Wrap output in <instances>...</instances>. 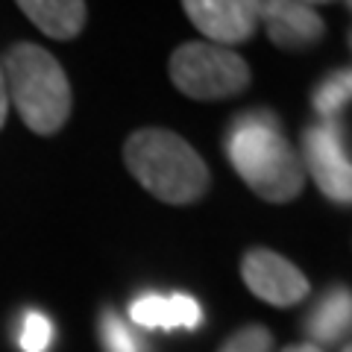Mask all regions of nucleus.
Here are the masks:
<instances>
[{"instance_id": "1", "label": "nucleus", "mask_w": 352, "mask_h": 352, "mask_svg": "<svg viewBox=\"0 0 352 352\" xmlns=\"http://www.w3.org/2000/svg\"><path fill=\"white\" fill-rule=\"evenodd\" d=\"M229 164L267 203H291L305 188V170L279 120L267 112L235 118L223 138Z\"/></svg>"}, {"instance_id": "2", "label": "nucleus", "mask_w": 352, "mask_h": 352, "mask_svg": "<svg viewBox=\"0 0 352 352\" xmlns=\"http://www.w3.org/2000/svg\"><path fill=\"white\" fill-rule=\"evenodd\" d=\"M124 164L138 185L168 206H191L208 191L212 173L188 141L162 126L135 129L124 144Z\"/></svg>"}, {"instance_id": "3", "label": "nucleus", "mask_w": 352, "mask_h": 352, "mask_svg": "<svg viewBox=\"0 0 352 352\" xmlns=\"http://www.w3.org/2000/svg\"><path fill=\"white\" fill-rule=\"evenodd\" d=\"M9 106L36 135H56L68 124L74 94L59 59L32 41H18L0 59Z\"/></svg>"}, {"instance_id": "4", "label": "nucleus", "mask_w": 352, "mask_h": 352, "mask_svg": "<svg viewBox=\"0 0 352 352\" xmlns=\"http://www.w3.org/2000/svg\"><path fill=\"white\" fill-rule=\"evenodd\" d=\"M170 82L191 100H229L250 88V65L232 47L185 41L170 53Z\"/></svg>"}, {"instance_id": "5", "label": "nucleus", "mask_w": 352, "mask_h": 352, "mask_svg": "<svg viewBox=\"0 0 352 352\" xmlns=\"http://www.w3.org/2000/svg\"><path fill=\"white\" fill-rule=\"evenodd\" d=\"M300 162L305 179H314L332 203L349 206L352 200V162L346 147V132L340 120H317L302 132Z\"/></svg>"}, {"instance_id": "6", "label": "nucleus", "mask_w": 352, "mask_h": 352, "mask_svg": "<svg viewBox=\"0 0 352 352\" xmlns=\"http://www.w3.org/2000/svg\"><path fill=\"white\" fill-rule=\"evenodd\" d=\"M241 279L261 302H270L276 308H291L311 294V282L305 279V273L267 247H252L244 252Z\"/></svg>"}, {"instance_id": "7", "label": "nucleus", "mask_w": 352, "mask_h": 352, "mask_svg": "<svg viewBox=\"0 0 352 352\" xmlns=\"http://www.w3.org/2000/svg\"><path fill=\"white\" fill-rule=\"evenodd\" d=\"M194 30L220 47H235L256 36V0H182Z\"/></svg>"}, {"instance_id": "8", "label": "nucleus", "mask_w": 352, "mask_h": 352, "mask_svg": "<svg viewBox=\"0 0 352 352\" xmlns=\"http://www.w3.org/2000/svg\"><path fill=\"white\" fill-rule=\"evenodd\" d=\"M256 18L279 50H308L326 36L320 12L300 0H256Z\"/></svg>"}, {"instance_id": "9", "label": "nucleus", "mask_w": 352, "mask_h": 352, "mask_svg": "<svg viewBox=\"0 0 352 352\" xmlns=\"http://www.w3.org/2000/svg\"><path fill=\"white\" fill-rule=\"evenodd\" d=\"M129 320L144 329H197L203 308L188 294H144L129 305Z\"/></svg>"}, {"instance_id": "10", "label": "nucleus", "mask_w": 352, "mask_h": 352, "mask_svg": "<svg viewBox=\"0 0 352 352\" xmlns=\"http://www.w3.org/2000/svg\"><path fill=\"white\" fill-rule=\"evenodd\" d=\"M349 326H352V296L346 288H332L314 302V308L305 317L308 344L320 349L329 344H340L346 338Z\"/></svg>"}, {"instance_id": "11", "label": "nucleus", "mask_w": 352, "mask_h": 352, "mask_svg": "<svg viewBox=\"0 0 352 352\" xmlns=\"http://www.w3.org/2000/svg\"><path fill=\"white\" fill-rule=\"evenodd\" d=\"M15 3L44 36L56 41L76 38L88 21L85 0H15Z\"/></svg>"}, {"instance_id": "12", "label": "nucleus", "mask_w": 352, "mask_h": 352, "mask_svg": "<svg viewBox=\"0 0 352 352\" xmlns=\"http://www.w3.org/2000/svg\"><path fill=\"white\" fill-rule=\"evenodd\" d=\"M352 97V74L349 68H340L326 74L311 91V109L320 120H340V115L346 112Z\"/></svg>"}, {"instance_id": "13", "label": "nucleus", "mask_w": 352, "mask_h": 352, "mask_svg": "<svg viewBox=\"0 0 352 352\" xmlns=\"http://www.w3.org/2000/svg\"><path fill=\"white\" fill-rule=\"evenodd\" d=\"M100 340L103 352H141L138 338L132 335V329L120 320L115 311H106L100 320Z\"/></svg>"}, {"instance_id": "14", "label": "nucleus", "mask_w": 352, "mask_h": 352, "mask_svg": "<svg viewBox=\"0 0 352 352\" xmlns=\"http://www.w3.org/2000/svg\"><path fill=\"white\" fill-rule=\"evenodd\" d=\"M217 352H273V335L264 326H244L223 340Z\"/></svg>"}, {"instance_id": "15", "label": "nucleus", "mask_w": 352, "mask_h": 352, "mask_svg": "<svg viewBox=\"0 0 352 352\" xmlns=\"http://www.w3.org/2000/svg\"><path fill=\"white\" fill-rule=\"evenodd\" d=\"M53 340V326L44 314L38 311H30L24 317V326H21V335H18V344L24 352H47Z\"/></svg>"}, {"instance_id": "16", "label": "nucleus", "mask_w": 352, "mask_h": 352, "mask_svg": "<svg viewBox=\"0 0 352 352\" xmlns=\"http://www.w3.org/2000/svg\"><path fill=\"white\" fill-rule=\"evenodd\" d=\"M9 115V94H6V76H3V65H0V129L6 124Z\"/></svg>"}, {"instance_id": "17", "label": "nucleus", "mask_w": 352, "mask_h": 352, "mask_svg": "<svg viewBox=\"0 0 352 352\" xmlns=\"http://www.w3.org/2000/svg\"><path fill=\"white\" fill-rule=\"evenodd\" d=\"M282 352H326V349H320V346H314V344H291V346H285Z\"/></svg>"}, {"instance_id": "18", "label": "nucleus", "mask_w": 352, "mask_h": 352, "mask_svg": "<svg viewBox=\"0 0 352 352\" xmlns=\"http://www.w3.org/2000/svg\"><path fill=\"white\" fill-rule=\"evenodd\" d=\"M300 3H305V6H311V9H317V6H323V3H332V0H300ZM346 6H352V0H344Z\"/></svg>"}, {"instance_id": "19", "label": "nucleus", "mask_w": 352, "mask_h": 352, "mask_svg": "<svg viewBox=\"0 0 352 352\" xmlns=\"http://www.w3.org/2000/svg\"><path fill=\"white\" fill-rule=\"evenodd\" d=\"M340 352H352V346H349V344H344V346H340Z\"/></svg>"}]
</instances>
